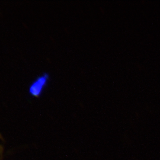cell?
Returning a JSON list of instances; mask_svg holds the SVG:
<instances>
[{
  "instance_id": "cell-1",
  "label": "cell",
  "mask_w": 160,
  "mask_h": 160,
  "mask_svg": "<svg viewBox=\"0 0 160 160\" xmlns=\"http://www.w3.org/2000/svg\"><path fill=\"white\" fill-rule=\"evenodd\" d=\"M49 78V75L46 72H43L37 77L29 86V95L33 97L41 96L48 85Z\"/></svg>"
}]
</instances>
